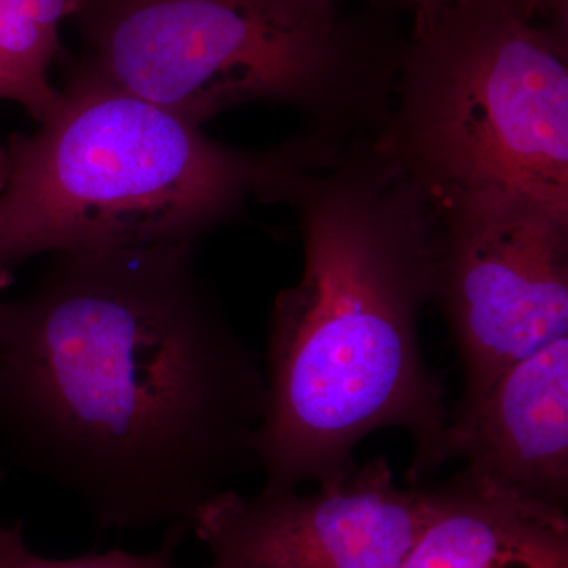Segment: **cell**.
Segmentation results:
<instances>
[{
  "instance_id": "1",
  "label": "cell",
  "mask_w": 568,
  "mask_h": 568,
  "mask_svg": "<svg viewBox=\"0 0 568 568\" xmlns=\"http://www.w3.org/2000/svg\"><path fill=\"white\" fill-rule=\"evenodd\" d=\"M265 406L194 245L54 253L0 302V435L104 530H192L256 467Z\"/></svg>"
},
{
  "instance_id": "2",
  "label": "cell",
  "mask_w": 568,
  "mask_h": 568,
  "mask_svg": "<svg viewBox=\"0 0 568 568\" xmlns=\"http://www.w3.org/2000/svg\"><path fill=\"white\" fill-rule=\"evenodd\" d=\"M267 203L297 215L304 272L271 313L267 406L253 440L263 489L345 477L354 448L379 429L409 435L413 484L454 462L452 414L418 336L436 297V205L375 138L310 133L287 142Z\"/></svg>"
},
{
  "instance_id": "3",
  "label": "cell",
  "mask_w": 568,
  "mask_h": 568,
  "mask_svg": "<svg viewBox=\"0 0 568 568\" xmlns=\"http://www.w3.org/2000/svg\"><path fill=\"white\" fill-rule=\"evenodd\" d=\"M73 20L89 80L197 126L278 103L338 141L386 125L405 44L338 0H81Z\"/></svg>"
},
{
  "instance_id": "4",
  "label": "cell",
  "mask_w": 568,
  "mask_h": 568,
  "mask_svg": "<svg viewBox=\"0 0 568 568\" xmlns=\"http://www.w3.org/2000/svg\"><path fill=\"white\" fill-rule=\"evenodd\" d=\"M0 287L40 254L196 245L265 201L280 145L242 151L171 111L67 71L62 104L11 134Z\"/></svg>"
},
{
  "instance_id": "5",
  "label": "cell",
  "mask_w": 568,
  "mask_h": 568,
  "mask_svg": "<svg viewBox=\"0 0 568 568\" xmlns=\"http://www.w3.org/2000/svg\"><path fill=\"white\" fill-rule=\"evenodd\" d=\"M375 148L435 205L506 192L568 212V40L507 0L417 7Z\"/></svg>"
},
{
  "instance_id": "6",
  "label": "cell",
  "mask_w": 568,
  "mask_h": 568,
  "mask_svg": "<svg viewBox=\"0 0 568 568\" xmlns=\"http://www.w3.org/2000/svg\"><path fill=\"white\" fill-rule=\"evenodd\" d=\"M436 207L435 304L462 361V410L511 365L568 336V212L506 192Z\"/></svg>"
},
{
  "instance_id": "7",
  "label": "cell",
  "mask_w": 568,
  "mask_h": 568,
  "mask_svg": "<svg viewBox=\"0 0 568 568\" xmlns=\"http://www.w3.org/2000/svg\"><path fill=\"white\" fill-rule=\"evenodd\" d=\"M425 514L426 488L398 487L379 457L312 495L227 489L192 530L211 552L205 568H402Z\"/></svg>"
},
{
  "instance_id": "8",
  "label": "cell",
  "mask_w": 568,
  "mask_h": 568,
  "mask_svg": "<svg viewBox=\"0 0 568 568\" xmlns=\"http://www.w3.org/2000/svg\"><path fill=\"white\" fill-rule=\"evenodd\" d=\"M454 459L551 506H568V336L511 365L452 416Z\"/></svg>"
},
{
  "instance_id": "9",
  "label": "cell",
  "mask_w": 568,
  "mask_h": 568,
  "mask_svg": "<svg viewBox=\"0 0 568 568\" xmlns=\"http://www.w3.org/2000/svg\"><path fill=\"white\" fill-rule=\"evenodd\" d=\"M402 568H568L567 508L459 470L426 487V514Z\"/></svg>"
},
{
  "instance_id": "10",
  "label": "cell",
  "mask_w": 568,
  "mask_h": 568,
  "mask_svg": "<svg viewBox=\"0 0 568 568\" xmlns=\"http://www.w3.org/2000/svg\"><path fill=\"white\" fill-rule=\"evenodd\" d=\"M59 50V36L18 17L0 0V102L20 104L39 123L52 118L62 92L52 88L48 71Z\"/></svg>"
},
{
  "instance_id": "11",
  "label": "cell",
  "mask_w": 568,
  "mask_h": 568,
  "mask_svg": "<svg viewBox=\"0 0 568 568\" xmlns=\"http://www.w3.org/2000/svg\"><path fill=\"white\" fill-rule=\"evenodd\" d=\"M185 534L181 529L166 530L162 547L148 555L110 549L78 558L52 559L37 555L26 545L22 521L0 523V568H175L174 551Z\"/></svg>"
},
{
  "instance_id": "12",
  "label": "cell",
  "mask_w": 568,
  "mask_h": 568,
  "mask_svg": "<svg viewBox=\"0 0 568 568\" xmlns=\"http://www.w3.org/2000/svg\"><path fill=\"white\" fill-rule=\"evenodd\" d=\"M3 2L18 17L55 36H59L61 22L67 18H73L81 6V0H3Z\"/></svg>"
},
{
  "instance_id": "13",
  "label": "cell",
  "mask_w": 568,
  "mask_h": 568,
  "mask_svg": "<svg viewBox=\"0 0 568 568\" xmlns=\"http://www.w3.org/2000/svg\"><path fill=\"white\" fill-rule=\"evenodd\" d=\"M530 24L541 26L568 40V0H507Z\"/></svg>"
},
{
  "instance_id": "14",
  "label": "cell",
  "mask_w": 568,
  "mask_h": 568,
  "mask_svg": "<svg viewBox=\"0 0 568 568\" xmlns=\"http://www.w3.org/2000/svg\"><path fill=\"white\" fill-rule=\"evenodd\" d=\"M9 153H7L6 145L0 144V192H2L3 186H6L7 179H9Z\"/></svg>"
},
{
  "instance_id": "15",
  "label": "cell",
  "mask_w": 568,
  "mask_h": 568,
  "mask_svg": "<svg viewBox=\"0 0 568 568\" xmlns=\"http://www.w3.org/2000/svg\"><path fill=\"white\" fill-rule=\"evenodd\" d=\"M407 2L416 3L417 7L432 6V3L443 2V0H407Z\"/></svg>"
}]
</instances>
